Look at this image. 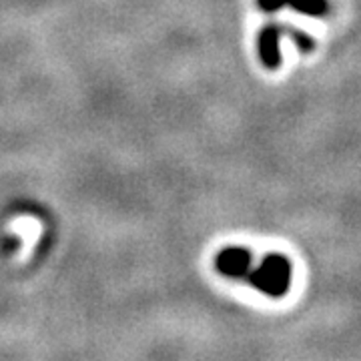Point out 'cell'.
<instances>
[{"mask_svg": "<svg viewBox=\"0 0 361 361\" xmlns=\"http://www.w3.org/2000/svg\"><path fill=\"white\" fill-rule=\"evenodd\" d=\"M291 273L293 269L289 259H285L283 255H267L259 263V267H249L243 279L261 293L279 299L291 287Z\"/></svg>", "mask_w": 361, "mask_h": 361, "instance_id": "obj_1", "label": "cell"}, {"mask_svg": "<svg viewBox=\"0 0 361 361\" xmlns=\"http://www.w3.org/2000/svg\"><path fill=\"white\" fill-rule=\"evenodd\" d=\"M251 263H253V255L245 247H225L215 257L217 271L223 277H229V279H243Z\"/></svg>", "mask_w": 361, "mask_h": 361, "instance_id": "obj_2", "label": "cell"}, {"mask_svg": "<svg viewBox=\"0 0 361 361\" xmlns=\"http://www.w3.org/2000/svg\"><path fill=\"white\" fill-rule=\"evenodd\" d=\"M281 26L279 25H267L261 28L257 39L259 47V59H261V65L269 71H275L281 65V51H279V40H281Z\"/></svg>", "mask_w": 361, "mask_h": 361, "instance_id": "obj_3", "label": "cell"}, {"mask_svg": "<svg viewBox=\"0 0 361 361\" xmlns=\"http://www.w3.org/2000/svg\"><path fill=\"white\" fill-rule=\"evenodd\" d=\"M289 6L297 13L307 14V16H323L329 13L327 0H289Z\"/></svg>", "mask_w": 361, "mask_h": 361, "instance_id": "obj_4", "label": "cell"}, {"mask_svg": "<svg viewBox=\"0 0 361 361\" xmlns=\"http://www.w3.org/2000/svg\"><path fill=\"white\" fill-rule=\"evenodd\" d=\"M281 30H283L285 35L293 37V40L297 42V47L303 52L313 51L315 42H313V39H311L310 35H305V32H301V30H295V28H289V26H281Z\"/></svg>", "mask_w": 361, "mask_h": 361, "instance_id": "obj_5", "label": "cell"}, {"mask_svg": "<svg viewBox=\"0 0 361 361\" xmlns=\"http://www.w3.org/2000/svg\"><path fill=\"white\" fill-rule=\"evenodd\" d=\"M287 4H289V0H257V6L263 13H277Z\"/></svg>", "mask_w": 361, "mask_h": 361, "instance_id": "obj_6", "label": "cell"}]
</instances>
